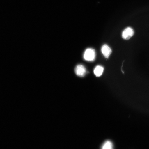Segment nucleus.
<instances>
[{"label":"nucleus","mask_w":149,"mask_h":149,"mask_svg":"<svg viewBox=\"0 0 149 149\" xmlns=\"http://www.w3.org/2000/svg\"><path fill=\"white\" fill-rule=\"evenodd\" d=\"M101 149H113L112 143L110 141H105L102 145Z\"/></svg>","instance_id":"nucleus-6"},{"label":"nucleus","mask_w":149,"mask_h":149,"mask_svg":"<svg viewBox=\"0 0 149 149\" xmlns=\"http://www.w3.org/2000/svg\"><path fill=\"white\" fill-rule=\"evenodd\" d=\"M101 51L104 56L107 58L109 57L112 53V50L110 47L106 44L102 46Z\"/></svg>","instance_id":"nucleus-4"},{"label":"nucleus","mask_w":149,"mask_h":149,"mask_svg":"<svg viewBox=\"0 0 149 149\" xmlns=\"http://www.w3.org/2000/svg\"><path fill=\"white\" fill-rule=\"evenodd\" d=\"M76 75L80 77H84L86 73V69L85 67L82 65H78L75 69Z\"/></svg>","instance_id":"nucleus-3"},{"label":"nucleus","mask_w":149,"mask_h":149,"mask_svg":"<svg viewBox=\"0 0 149 149\" xmlns=\"http://www.w3.org/2000/svg\"><path fill=\"white\" fill-rule=\"evenodd\" d=\"M96 57V53L94 49L92 48H87L85 50L84 54V58L87 61H93Z\"/></svg>","instance_id":"nucleus-1"},{"label":"nucleus","mask_w":149,"mask_h":149,"mask_svg":"<svg viewBox=\"0 0 149 149\" xmlns=\"http://www.w3.org/2000/svg\"><path fill=\"white\" fill-rule=\"evenodd\" d=\"M104 70L103 67L101 66L98 65V66H96L94 70L95 75L97 77H100V76L102 75V73H103Z\"/></svg>","instance_id":"nucleus-5"},{"label":"nucleus","mask_w":149,"mask_h":149,"mask_svg":"<svg viewBox=\"0 0 149 149\" xmlns=\"http://www.w3.org/2000/svg\"><path fill=\"white\" fill-rule=\"evenodd\" d=\"M134 34V31L133 29L130 27L126 28L123 31L122 37L124 40H129L133 36Z\"/></svg>","instance_id":"nucleus-2"}]
</instances>
